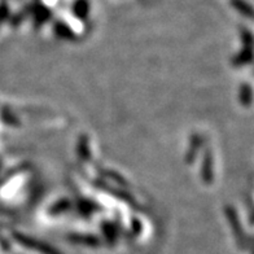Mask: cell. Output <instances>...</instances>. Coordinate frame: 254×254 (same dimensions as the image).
I'll return each instance as SVG.
<instances>
[{
    "label": "cell",
    "mask_w": 254,
    "mask_h": 254,
    "mask_svg": "<svg viewBox=\"0 0 254 254\" xmlns=\"http://www.w3.org/2000/svg\"><path fill=\"white\" fill-rule=\"evenodd\" d=\"M47 1H55V0H47Z\"/></svg>",
    "instance_id": "obj_1"
}]
</instances>
